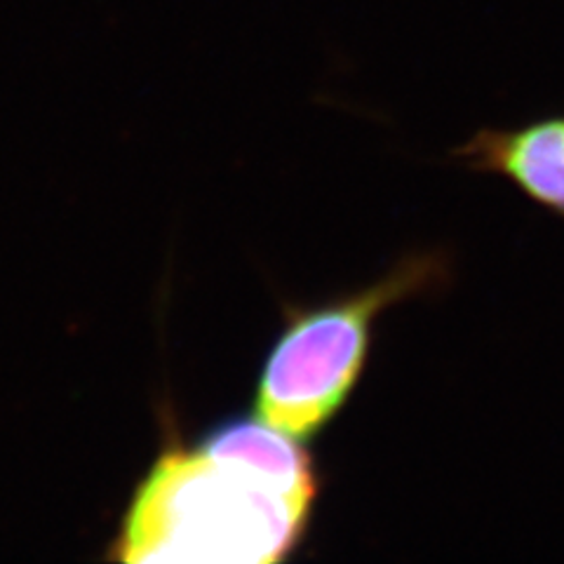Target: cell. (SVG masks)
I'll return each instance as SVG.
<instances>
[{
    "label": "cell",
    "instance_id": "7a4b0ae2",
    "mask_svg": "<svg viewBox=\"0 0 564 564\" xmlns=\"http://www.w3.org/2000/svg\"><path fill=\"white\" fill-rule=\"evenodd\" d=\"M447 278L445 257L412 254L375 285L317 306L294 308L261 367L254 416L299 443L321 435L356 391L377 317Z\"/></svg>",
    "mask_w": 564,
    "mask_h": 564
},
{
    "label": "cell",
    "instance_id": "3957f363",
    "mask_svg": "<svg viewBox=\"0 0 564 564\" xmlns=\"http://www.w3.org/2000/svg\"><path fill=\"white\" fill-rule=\"evenodd\" d=\"M452 155L470 170L506 176L534 203L564 217V118L520 130H482Z\"/></svg>",
    "mask_w": 564,
    "mask_h": 564
},
{
    "label": "cell",
    "instance_id": "6da1fadb",
    "mask_svg": "<svg viewBox=\"0 0 564 564\" xmlns=\"http://www.w3.org/2000/svg\"><path fill=\"white\" fill-rule=\"evenodd\" d=\"M321 475L299 440L257 416L170 447L139 485L118 557L273 564L302 545Z\"/></svg>",
    "mask_w": 564,
    "mask_h": 564
}]
</instances>
